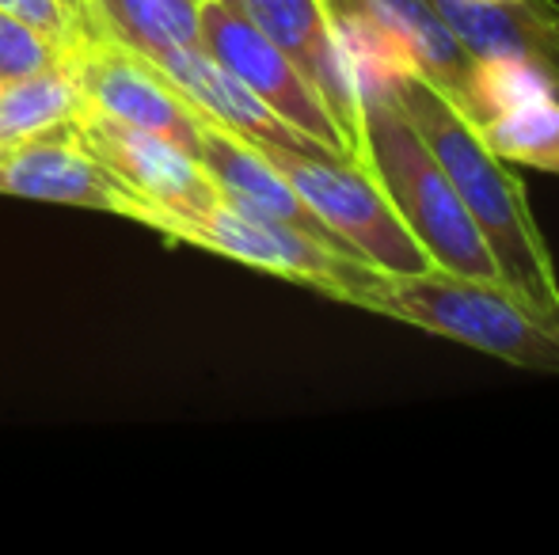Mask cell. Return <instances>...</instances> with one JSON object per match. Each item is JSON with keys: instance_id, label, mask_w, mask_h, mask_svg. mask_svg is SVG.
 <instances>
[{"instance_id": "6da1fadb", "label": "cell", "mask_w": 559, "mask_h": 555, "mask_svg": "<svg viewBox=\"0 0 559 555\" xmlns=\"http://www.w3.org/2000/svg\"><path fill=\"white\" fill-rule=\"evenodd\" d=\"M389 96L415 126V134L427 141L453 191L461 194L464 209L499 267V281L559 331V275L522 179L510 171L502 156L484 145L476 122L427 76H396L389 84Z\"/></svg>"}, {"instance_id": "7a4b0ae2", "label": "cell", "mask_w": 559, "mask_h": 555, "mask_svg": "<svg viewBox=\"0 0 559 555\" xmlns=\"http://www.w3.org/2000/svg\"><path fill=\"white\" fill-rule=\"evenodd\" d=\"M350 160L381 186L404 229L419 240V248L438 270L476 281H499V267L476 221L468 217L461 194L453 191L427 141L415 134L404 111L392 104L389 84L358 92Z\"/></svg>"}, {"instance_id": "3957f363", "label": "cell", "mask_w": 559, "mask_h": 555, "mask_svg": "<svg viewBox=\"0 0 559 555\" xmlns=\"http://www.w3.org/2000/svg\"><path fill=\"white\" fill-rule=\"evenodd\" d=\"M346 304L464 342L518 370L559 373V331L502 281H476L449 270L377 275Z\"/></svg>"}, {"instance_id": "277c9868", "label": "cell", "mask_w": 559, "mask_h": 555, "mask_svg": "<svg viewBox=\"0 0 559 555\" xmlns=\"http://www.w3.org/2000/svg\"><path fill=\"white\" fill-rule=\"evenodd\" d=\"M145 225L164 232L168 240L225 255V260L236 263H248V267L297 281V286H309L343 304L366 281L384 275V270H377L361 255L346 252L338 244H328V240L312 237V232L297 229V225L278 221V217L255 214V209L240 206V202L225 198V194L217 206H210L199 217H179L168 214V209L148 206Z\"/></svg>"}, {"instance_id": "5b68a950", "label": "cell", "mask_w": 559, "mask_h": 555, "mask_svg": "<svg viewBox=\"0 0 559 555\" xmlns=\"http://www.w3.org/2000/svg\"><path fill=\"white\" fill-rule=\"evenodd\" d=\"M255 145V141H251ZM289 179L301 202L320 217L328 232L354 255L373 263L384 275H427L438 270L419 240L404 229L396 209L381 194V186L350 160L332 153H305V148L255 145Z\"/></svg>"}, {"instance_id": "8992f818", "label": "cell", "mask_w": 559, "mask_h": 555, "mask_svg": "<svg viewBox=\"0 0 559 555\" xmlns=\"http://www.w3.org/2000/svg\"><path fill=\"white\" fill-rule=\"evenodd\" d=\"M199 46L217 58L233 76H240L282 122L305 134L332 156H350V141L309 76L263 35L255 31L228 0H202L199 12Z\"/></svg>"}, {"instance_id": "52a82bcc", "label": "cell", "mask_w": 559, "mask_h": 555, "mask_svg": "<svg viewBox=\"0 0 559 555\" xmlns=\"http://www.w3.org/2000/svg\"><path fill=\"white\" fill-rule=\"evenodd\" d=\"M66 65L88 107L111 114L126 126L153 130L176 141L199 160L202 114L145 53L130 50L111 35H84L66 50Z\"/></svg>"}, {"instance_id": "ba28073f", "label": "cell", "mask_w": 559, "mask_h": 555, "mask_svg": "<svg viewBox=\"0 0 559 555\" xmlns=\"http://www.w3.org/2000/svg\"><path fill=\"white\" fill-rule=\"evenodd\" d=\"M73 130L81 145L153 209L199 217L222 202V186L214 183V176L176 141L153 130L126 126L88 104L76 114Z\"/></svg>"}, {"instance_id": "9c48e42d", "label": "cell", "mask_w": 559, "mask_h": 555, "mask_svg": "<svg viewBox=\"0 0 559 555\" xmlns=\"http://www.w3.org/2000/svg\"><path fill=\"white\" fill-rule=\"evenodd\" d=\"M0 194L104 209V214L130 217L141 225L148 214V202L138 198L118 176H111L81 145L73 126H58L50 134L0 145Z\"/></svg>"}, {"instance_id": "30bf717a", "label": "cell", "mask_w": 559, "mask_h": 555, "mask_svg": "<svg viewBox=\"0 0 559 555\" xmlns=\"http://www.w3.org/2000/svg\"><path fill=\"white\" fill-rule=\"evenodd\" d=\"M255 31H263L320 92L328 111L338 119L354 148V122H358V92L350 69L338 50L335 23L328 0H228Z\"/></svg>"}, {"instance_id": "8fae6325", "label": "cell", "mask_w": 559, "mask_h": 555, "mask_svg": "<svg viewBox=\"0 0 559 555\" xmlns=\"http://www.w3.org/2000/svg\"><path fill=\"white\" fill-rule=\"evenodd\" d=\"M472 58L522 61L559 92V0H430Z\"/></svg>"}, {"instance_id": "7c38bea8", "label": "cell", "mask_w": 559, "mask_h": 555, "mask_svg": "<svg viewBox=\"0 0 559 555\" xmlns=\"http://www.w3.org/2000/svg\"><path fill=\"white\" fill-rule=\"evenodd\" d=\"M179 92L183 99L206 119L222 122L233 134L255 141V145H282V148H305V153H324L320 145H312L305 134H297L289 122H282L271 107L259 96H251V88L233 76L217 58H210L202 46H171L160 50L156 58H148Z\"/></svg>"}, {"instance_id": "4fadbf2b", "label": "cell", "mask_w": 559, "mask_h": 555, "mask_svg": "<svg viewBox=\"0 0 559 555\" xmlns=\"http://www.w3.org/2000/svg\"><path fill=\"white\" fill-rule=\"evenodd\" d=\"M328 12H350L369 20L396 46L412 73L438 84L464 111L476 58L464 50L430 0H328Z\"/></svg>"}, {"instance_id": "5bb4252c", "label": "cell", "mask_w": 559, "mask_h": 555, "mask_svg": "<svg viewBox=\"0 0 559 555\" xmlns=\"http://www.w3.org/2000/svg\"><path fill=\"white\" fill-rule=\"evenodd\" d=\"M199 164L214 176V183L222 186L225 198L240 202V206L255 209V214L297 225V229L312 232V237L328 240V244H338L332 232L320 225V217L301 202V194L289 186V179L266 160L263 148H255L248 137L233 134V130H225L222 122L206 119V114H202L199 134Z\"/></svg>"}, {"instance_id": "9a60e30c", "label": "cell", "mask_w": 559, "mask_h": 555, "mask_svg": "<svg viewBox=\"0 0 559 555\" xmlns=\"http://www.w3.org/2000/svg\"><path fill=\"white\" fill-rule=\"evenodd\" d=\"M81 111L84 96L66 61L43 69V73L8 81L0 84V145L50 134L58 126H73Z\"/></svg>"}, {"instance_id": "2e32d148", "label": "cell", "mask_w": 559, "mask_h": 555, "mask_svg": "<svg viewBox=\"0 0 559 555\" xmlns=\"http://www.w3.org/2000/svg\"><path fill=\"white\" fill-rule=\"evenodd\" d=\"M104 35L156 58L171 46H199L202 0H92Z\"/></svg>"}, {"instance_id": "e0dca14e", "label": "cell", "mask_w": 559, "mask_h": 555, "mask_svg": "<svg viewBox=\"0 0 559 555\" xmlns=\"http://www.w3.org/2000/svg\"><path fill=\"white\" fill-rule=\"evenodd\" d=\"M479 137L507 164H530L559 176V92L548 88L507 104L479 126Z\"/></svg>"}, {"instance_id": "ac0fdd59", "label": "cell", "mask_w": 559, "mask_h": 555, "mask_svg": "<svg viewBox=\"0 0 559 555\" xmlns=\"http://www.w3.org/2000/svg\"><path fill=\"white\" fill-rule=\"evenodd\" d=\"M66 61V50H61L53 38H46L38 27L15 20V15L0 12V81H20V76L43 73V69Z\"/></svg>"}, {"instance_id": "d6986e66", "label": "cell", "mask_w": 559, "mask_h": 555, "mask_svg": "<svg viewBox=\"0 0 559 555\" xmlns=\"http://www.w3.org/2000/svg\"><path fill=\"white\" fill-rule=\"evenodd\" d=\"M0 12L15 15V20L38 27L46 38L69 50L73 43H81L84 35H96V31L84 27V20L66 4V0H0Z\"/></svg>"}, {"instance_id": "ffe728a7", "label": "cell", "mask_w": 559, "mask_h": 555, "mask_svg": "<svg viewBox=\"0 0 559 555\" xmlns=\"http://www.w3.org/2000/svg\"><path fill=\"white\" fill-rule=\"evenodd\" d=\"M69 8H73L76 15H81L84 20V27L88 31H96V35H104V31H99V23H96V12H92V0H66Z\"/></svg>"}, {"instance_id": "44dd1931", "label": "cell", "mask_w": 559, "mask_h": 555, "mask_svg": "<svg viewBox=\"0 0 559 555\" xmlns=\"http://www.w3.org/2000/svg\"><path fill=\"white\" fill-rule=\"evenodd\" d=\"M0 84H4V81H0Z\"/></svg>"}]
</instances>
